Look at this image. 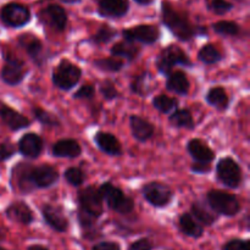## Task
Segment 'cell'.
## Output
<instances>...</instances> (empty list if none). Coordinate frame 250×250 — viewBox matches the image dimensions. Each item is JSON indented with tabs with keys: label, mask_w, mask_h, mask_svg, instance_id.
<instances>
[{
	"label": "cell",
	"mask_w": 250,
	"mask_h": 250,
	"mask_svg": "<svg viewBox=\"0 0 250 250\" xmlns=\"http://www.w3.org/2000/svg\"><path fill=\"white\" fill-rule=\"evenodd\" d=\"M12 177L17 185V189L23 194L34 189L50 188L59 181V172L55 167L48 164L32 166L31 164H20L12 171Z\"/></svg>",
	"instance_id": "cell-1"
},
{
	"label": "cell",
	"mask_w": 250,
	"mask_h": 250,
	"mask_svg": "<svg viewBox=\"0 0 250 250\" xmlns=\"http://www.w3.org/2000/svg\"><path fill=\"white\" fill-rule=\"evenodd\" d=\"M161 21L172 32L173 36L182 42H188L194 38L197 34H205L203 27H194L181 12L176 11L167 1L161 5Z\"/></svg>",
	"instance_id": "cell-2"
},
{
	"label": "cell",
	"mask_w": 250,
	"mask_h": 250,
	"mask_svg": "<svg viewBox=\"0 0 250 250\" xmlns=\"http://www.w3.org/2000/svg\"><path fill=\"white\" fill-rule=\"evenodd\" d=\"M78 203H80L78 220L81 226L84 229H92L97 220L104 212L102 197L97 188L89 186L81 190L78 193Z\"/></svg>",
	"instance_id": "cell-3"
},
{
	"label": "cell",
	"mask_w": 250,
	"mask_h": 250,
	"mask_svg": "<svg viewBox=\"0 0 250 250\" xmlns=\"http://www.w3.org/2000/svg\"><path fill=\"white\" fill-rule=\"evenodd\" d=\"M100 197H102L103 202L107 204L110 209L114 211L119 212L121 215H128L133 211L134 209V202L131 198L126 197L125 193L112 185L111 182H104L100 188L98 189Z\"/></svg>",
	"instance_id": "cell-4"
},
{
	"label": "cell",
	"mask_w": 250,
	"mask_h": 250,
	"mask_svg": "<svg viewBox=\"0 0 250 250\" xmlns=\"http://www.w3.org/2000/svg\"><path fill=\"white\" fill-rule=\"evenodd\" d=\"M207 204L216 215L236 216L241 210V203L236 195L220 189H212L207 194Z\"/></svg>",
	"instance_id": "cell-5"
},
{
	"label": "cell",
	"mask_w": 250,
	"mask_h": 250,
	"mask_svg": "<svg viewBox=\"0 0 250 250\" xmlns=\"http://www.w3.org/2000/svg\"><path fill=\"white\" fill-rule=\"evenodd\" d=\"M176 65L182 67H192L193 63L180 46L168 45L159 54L156 59V68L161 75L168 76Z\"/></svg>",
	"instance_id": "cell-6"
},
{
	"label": "cell",
	"mask_w": 250,
	"mask_h": 250,
	"mask_svg": "<svg viewBox=\"0 0 250 250\" xmlns=\"http://www.w3.org/2000/svg\"><path fill=\"white\" fill-rule=\"evenodd\" d=\"M82 77V71L77 65L68 60H61L53 70L51 80L55 87L61 90H71L77 85Z\"/></svg>",
	"instance_id": "cell-7"
},
{
	"label": "cell",
	"mask_w": 250,
	"mask_h": 250,
	"mask_svg": "<svg viewBox=\"0 0 250 250\" xmlns=\"http://www.w3.org/2000/svg\"><path fill=\"white\" fill-rule=\"evenodd\" d=\"M216 177L225 187L236 189L242 183V168L233 159L226 156L219 160L216 165Z\"/></svg>",
	"instance_id": "cell-8"
},
{
	"label": "cell",
	"mask_w": 250,
	"mask_h": 250,
	"mask_svg": "<svg viewBox=\"0 0 250 250\" xmlns=\"http://www.w3.org/2000/svg\"><path fill=\"white\" fill-rule=\"evenodd\" d=\"M142 195L154 208H165L172 200L173 192L165 183L149 182L142 188Z\"/></svg>",
	"instance_id": "cell-9"
},
{
	"label": "cell",
	"mask_w": 250,
	"mask_h": 250,
	"mask_svg": "<svg viewBox=\"0 0 250 250\" xmlns=\"http://www.w3.org/2000/svg\"><path fill=\"white\" fill-rule=\"evenodd\" d=\"M0 20L7 27L20 28L28 23L31 20V12L24 5L10 2L0 10Z\"/></svg>",
	"instance_id": "cell-10"
},
{
	"label": "cell",
	"mask_w": 250,
	"mask_h": 250,
	"mask_svg": "<svg viewBox=\"0 0 250 250\" xmlns=\"http://www.w3.org/2000/svg\"><path fill=\"white\" fill-rule=\"evenodd\" d=\"M27 75V70L24 68L23 61L15 58L11 54L5 55V65L1 70V80L7 85H19L22 83Z\"/></svg>",
	"instance_id": "cell-11"
},
{
	"label": "cell",
	"mask_w": 250,
	"mask_h": 250,
	"mask_svg": "<svg viewBox=\"0 0 250 250\" xmlns=\"http://www.w3.org/2000/svg\"><path fill=\"white\" fill-rule=\"evenodd\" d=\"M125 41L127 42H138V43L150 45L158 42L160 37V31L155 26L151 24H139V26L127 28L122 32Z\"/></svg>",
	"instance_id": "cell-12"
},
{
	"label": "cell",
	"mask_w": 250,
	"mask_h": 250,
	"mask_svg": "<svg viewBox=\"0 0 250 250\" xmlns=\"http://www.w3.org/2000/svg\"><path fill=\"white\" fill-rule=\"evenodd\" d=\"M42 216L49 227L56 232L63 233L68 229V220L62 209L51 204H45L42 208Z\"/></svg>",
	"instance_id": "cell-13"
},
{
	"label": "cell",
	"mask_w": 250,
	"mask_h": 250,
	"mask_svg": "<svg viewBox=\"0 0 250 250\" xmlns=\"http://www.w3.org/2000/svg\"><path fill=\"white\" fill-rule=\"evenodd\" d=\"M19 42L20 45L26 50V53L28 54V56L36 65L42 66L45 62L46 55L44 53V46L37 37L24 34V36L20 37Z\"/></svg>",
	"instance_id": "cell-14"
},
{
	"label": "cell",
	"mask_w": 250,
	"mask_h": 250,
	"mask_svg": "<svg viewBox=\"0 0 250 250\" xmlns=\"http://www.w3.org/2000/svg\"><path fill=\"white\" fill-rule=\"evenodd\" d=\"M41 17L51 28L59 32L63 31L67 24V14L62 7L55 4L48 5L45 9L42 10Z\"/></svg>",
	"instance_id": "cell-15"
},
{
	"label": "cell",
	"mask_w": 250,
	"mask_h": 250,
	"mask_svg": "<svg viewBox=\"0 0 250 250\" xmlns=\"http://www.w3.org/2000/svg\"><path fill=\"white\" fill-rule=\"evenodd\" d=\"M0 119L4 122L5 126H7L11 131L15 132L27 128L31 125V121L26 116L9 107L7 105L1 104V103H0Z\"/></svg>",
	"instance_id": "cell-16"
},
{
	"label": "cell",
	"mask_w": 250,
	"mask_h": 250,
	"mask_svg": "<svg viewBox=\"0 0 250 250\" xmlns=\"http://www.w3.org/2000/svg\"><path fill=\"white\" fill-rule=\"evenodd\" d=\"M43 150V139L36 133H26L19 141V151L24 158L36 159Z\"/></svg>",
	"instance_id": "cell-17"
},
{
	"label": "cell",
	"mask_w": 250,
	"mask_h": 250,
	"mask_svg": "<svg viewBox=\"0 0 250 250\" xmlns=\"http://www.w3.org/2000/svg\"><path fill=\"white\" fill-rule=\"evenodd\" d=\"M94 143L103 153L110 156H120L122 154V146L119 139L109 132H97L94 136Z\"/></svg>",
	"instance_id": "cell-18"
},
{
	"label": "cell",
	"mask_w": 250,
	"mask_h": 250,
	"mask_svg": "<svg viewBox=\"0 0 250 250\" xmlns=\"http://www.w3.org/2000/svg\"><path fill=\"white\" fill-rule=\"evenodd\" d=\"M129 127H131L132 136L138 142H148L149 139L153 138L155 131L150 122L137 115H132L129 117Z\"/></svg>",
	"instance_id": "cell-19"
},
{
	"label": "cell",
	"mask_w": 250,
	"mask_h": 250,
	"mask_svg": "<svg viewBox=\"0 0 250 250\" xmlns=\"http://www.w3.org/2000/svg\"><path fill=\"white\" fill-rule=\"evenodd\" d=\"M128 9V0H99V6H98L99 14L110 19L125 16Z\"/></svg>",
	"instance_id": "cell-20"
},
{
	"label": "cell",
	"mask_w": 250,
	"mask_h": 250,
	"mask_svg": "<svg viewBox=\"0 0 250 250\" xmlns=\"http://www.w3.org/2000/svg\"><path fill=\"white\" fill-rule=\"evenodd\" d=\"M187 151L195 163H211L215 159V151L200 139H190L187 143Z\"/></svg>",
	"instance_id": "cell-21"
},
{
	"label": "cell",
	"mask_w": 250,
	"mask_h": 250,
	"mask_svg": "<svg viewBox=\"0 0 250 250\" xmlns=\"http://www.w3.org/2000/svg\"><path fill=\"white\" fill-rule=\"evenodd\" d=\"M5 215L11 221L22 225H31L33 222V212L24 202H15L7 207Z\"/></svg>",
	"instance_id": "cell-22"
},
{
	"label": "cell",
	"mask_w": 250,
	"mask_h": 250,
	"mask_svg": "<svg viewBox=\"0 0 250 250\" xmlns=\"http://www.w3.org/2000/svg\"><path fill=\"white\" fill-rule=\"evenodd\" d=\"M82 148L75 139H61L51 146V154L56 158L75 159L81 155Z\"/></svg>",
	"instance_id": "cell-23"
},
{
	"label": "cell",
	"mask_w": 250,
	"mask_h": 250,
	"mask_svg": "<svg viewBox=\"0 0 250 250\" xmlns=\"http://www.w3.org/2000/svg\"><path fill=\"white\" fill-rule=\"evenodd\" d=\"M189 81H188L187 75L183 71H175L167 76L166 88L170 92L178 95H187L189 92Z\"/></svg>",
	"instance_id": "cell-24"
},
{
	"label": "cell",
	"mask_w": 250,
	"mask_h": 250,
	"mask_svg": "<svg viewBox=\"0 0 250 250\" xmlns=\"http://www.w3.org/2000/svg\"><path fill=\"white\" fill-rule=\"evenodd\" d=\"M178 227L183 234L192 237V238H200L204 233V229L202 225L189 212H185L183 215H181L178 219Z\"/></svg>",
	"instance_id": "cell-25"
},
{
	"label": "cell",
	"mask_w": 250,
	"mask_h": 250,
	"mask_svg": "<svg viewBox=\"0 0 250 250\" xmlns=\"http://www.w3.org/2000/svg\"><path fill=\"white\" fill-rule=\"evenodd\" d=\"M190 210H192L190 215L204 226H211L217 221V215L204 203L194 202L190 207Z\"/></svg>",
	"instance_id": "cell-26"
},
{
	"label": "cell",
	"mask_w": 250,
	"mask_h": 250,
	"mask_svg": "<svg viewBox=\"0 0 250 250\" xmlns=\"http://www.w3.org/2000/svg\"><path fill=\"white\" fill-rule=\"evenodd\" d=\"M207 103L217 110H226L229 105V98L222 87H214L208 90L205 95Z\"/></svg>",
	"instance_id": "cell-27"
},
{
	"label": "cell",
	"mask_w": 250,
	"mask_h": 250,
	"mask_svg": "<svg viewBox=\"0 0 250 250\" xmlns=\"http://www.w3.org/2000/svg\"><path fill=\"white\" fill-rule=\"evenodd\" d=\"M168 122L171 124V126L176 127V128H194V120H193L189 110L187 109L175 110L173 112H171L168 116Z\"/></svg>",
	"instance_id": "cell-28"
},
{
	"label": "cell",
	"mask_w": 250,
	"mask_h": 250,
	"mask_svg": "<svg viewBox=\"0 0 250 250\" xmlns=\"http://www.w3.org/2000/svg\"><path fill=\"white\" fill-rule=\"evenodd\" d=\"M111 54L115 58H125L127 60L132 61L139 55V48L134 45L131 42H119V43L114 44L111 48Z\"/></svg>",
	"instance_id": "cell-29"
},
{
	"label": "cell",
	"mask_w": 250,
	"mask_h": 250,
	"mask_svg": "<svg viewBox=\"0 0 250 250\" xmlns=\"http://www.w3.org/2000/svg\"><path fill=\"white\" fill-rule=\"evenodd\" d=\"M150 80V75H149V72H146V71L138 73V75H136L134 77H132L131 90L134 94L141 95V97H146V95L151 92Z\"/></svg>",
	"instance_id": "cell-30"
},
{
	"label": "cell",
	"mask_w": 250,
	"mask_h": 250,
	"mask_svg": "<svg viewBox=\"0 0 250 250\" xmlns=\"http://www.w3.org/2000/svg\"><path fill=\"white\" fill-rule=\"evenodd\" d=\"M198 59L205 65H214V63L220 62L222 60V54L220 53L219 49L212 44H205L198 51Z\"/></svg>",
	"instance_id": "cell-31"
},
{
	"label": "cell",
	"mask_w": 250,
	"mask_h": 250,
	"mask_svg": "<svg viewBox=\"0 0 250 250\" xmlns=\"http://www.w3.org/2000/svg\"><path fill=\"white\" fill-rule=\"evenodd\" d=\"M153 106L158 111L163 112V114H171V112H173L177 109L178 100L176 98L167 97L165 94H160L156 95L153 99Z\"/></svg>",
	"instance_id": "cell-32"
},
{
	"label": "cell",
	"mask_w": 250,
	"mask_h": 250,
	"mask_svg": "<svg viewBox=\"0 0 250 250\" xmlns=\"http://www.w3.org/2000/svg\"><path fill=\"white\" fill-rule=\"evenodd\" d=\"M94 67H97L98 70L105 71V72H119L124 68L125 63L124 60L119 58H102V59H97L93 62Z\"/></svg>",
	"instance_id": "cell-33"
},
{
	"label": "cell",
	"mask_w": 250,
	"mask_h": 250,
	"mask_svg": "<svg viewBox=\"0 0 250 250\" xmlns=\"http://www.w3.org/2000/svg\"><path fill=\"white\" fill-rule=\"evenodd\" d=\"M32 114H33L34 119H36L39 124L43 125V126H48V127L60 126V121H59L58 117H56L54 114H51V112L42 109V107L33 106L32 107Z\"/></svg>",
	"instance_id": "cell-34"
},
{
	"label": "cell",
	"mask_w": 250,
	"mask_h": 250,
	"mask_svg": "<svg viewBox=\"0 0 250 250\" xmlns=\"http://www.w3.org/2000/svg\"><path fill=\"white\" fill-rule=\"evenodd\" d=\"M214 31L217 34H221V36H237L241 31L238 24L236 22L232 21H219L212 26Z\"/></svg>",
	"instance_id": "cell-35"
},
{
	"label": "cell",
	"mask_w": 250,
	"mask_h": 250,
	"mask_svg": "<svg viewBox=\"0 0 250 250\" xmlns=\"http://www.w3.org/2000/svg\"><path fill=\"white\" fill-rule=\"evenodd\" d=\"M116 37V31L110 26H103L92 37V42L95 44H106Z\"/></svg>",
	"instance_id": "cell-36"
},
{
	"label": "cell",
	"mask_w": 250,
	"mask_h": 250,
	"mask_svg": "<svg viewBox=\"0 0 250 250\" xmlns=\"http://www.w3.org/2000/svg\"><path fill=\"white\" fill-rule=\"evenodd\" d=\"M65 180L73 187H80L84 182V173L78 167H70L63 173Z\"/></svg>",
	"instance_id": "cell-37"
},
{
	"label": "cell",
	"mask_w": 250,
	"mask_h": 250,
	"mask_svg": "<svg viewBox=\"0 0 250 250\" xmlns=\"http://www.w3.org/2000/svg\"><path fill=\"white\" fill-rule=\"evenodd\" d=\"M99 90H100V94L103 95V98H104L105 100H107V102H111V100L117 99V98L120 97L119 90L116 89L114 83L109 80L102 82Z\"/></svg>",
	"instance_id": "cell-38"
},
{
	"label": "cell",
	"mask_w": 250,
	"mask_h": 250,
	"mask_svg": "<svg viewBox=\"0 0 250 250\" xmlns=\"http://www.w3.org/2000/svg\"><path fill=\"white\" fill-rule=\"evenodd\" d=\"M210 9L217 15H225L226 12L231 11L233 9V5L227 0H211L210 2Z\"/></svg>",
	"instance_id": "cell-39"
},
{
	"label": "cell",
	"mask_w": 250,
	"mask_h": 250,
	"mask_svg": "<svg viewBox=\"0 0 250 250\" xmlns=\"http://www.w3.org/2000/svg\"><path fill=\"white\" fill-rule=\"evenodd\" d=\"M95 95V88L92 84H84L75 92L73 98L75 99H93Z\"/></svg>",
	"instance_id": "cell-40"
},
{
	"label": "cell",
	"mask_w": 250,
	"mask_h": 250,
	"mask_svg": "<svg viewBox=\"0 0 250 250\" xmlns=\"http://www.w3.org/2000/svg\"><path fill=\"white\" fill-rule=\"evenodd\" d=\"M16 153V148L10 142H4L0 144V161H6L11 159Z\"/></svg>",
	"instance_id": "cell-41"
},
{
	"label": "cell",
	"mask_w": 250,
	"mask_h": 250,
	"mask_svg": "<svg viewBox=\"0 0 250 250\" xmlns=\"http://www.w3.org/2000/svg\"><path fill=\"white\" fill-rule=\"evenodd\" d=\"M222 250H248V241L231 239L222 247Z\"/></svg>",
	"instance_id": "cell-42"
},
{
	"label": "cell",
	"mask_w": 250,
	"mask_h": 250,
	"mask_svg": "<svg viewBox=\"0 0 250 250\" xmlns=\"http://www.w3.org/2000/svg\"><path fill=\"white\" fill-rule=\"evenodd\" d=\"M151 249H153V244H151V242L146 238H141L138 239V241L133 242L128 248V250H151Z\"/></svg>",
	"instance_id": "cell-43"
},
{
	"label": "cell",
	"mask_w": 250,
	"mask_h": 250,
	"mask_svg": "<svg viewBox=\"0 0 250 250\" xmlns=\"http://www.w3.org/2000/svg\"><path fill=\"white\" fill-rule=\"evenodd\" d=\"M210 164L211 163H194L190 166V170L194 173H202V175H204V173L210 172V170H211V165Z\"/></svg>",
	"instance_id": "cell-44"
},
{
	"label": "cell",
	"mask_w": 250,
	"mask_h": 250,
	"mask_svg": "<svg viewBox=\"0 0 250 250\" xmlns=\"http://www.w3.org/2000/svg\"><path fill=\"white\" fill-rule=\"evenodd\" d=\"M92 250H121L120 246L115 242H100L95 244Z\"/></svg>",
	"instance_id": "cell-45"
},
{
	"label": "cell",
	"mask_w": 250,
	"mask_h": 250,
	"mask_svg": "<svg viewBox=\"0 0 250 250\" xmlns=\"http://www.w3.org/2000/svg\"><path fill=\"white\" fill-rule=\"evenodd\" d=\"M27 250H49V249L43 246H39V244H33V246H29Z\"/></svg>",
	"instance_id": "cell-46"
},
{
	"label": "cell",
	"mask_w": 250,
	"mask_h": 250,
	"mask_svg": "<svg viewBox=\"0 0 250 250\" xmlns=\"http://www.w3.org/2000/svg\"><path fill=\"white\" fill-rule=\"evenodd\" d=\"M139 5H150L154 0H134Z\"/></svg>",
	"instance_id": "cell-47"
},
{
	"label": "cell",
	"mask_w": 250,
	"mask_h": 250,
	"mask_svg": "<svg viewBox=\"0 0 250 250\" xmlns=\"http://www.w3.org/2000/svg\"><path fill=\"white\" fill-rule=\"evenodd\" d=\"M62 2H66V4H76V2H80L81 0H61Z\"/></svg>",
	"instance_id": "cell-48"
},
{
	"label": "cell",
	"mask_w": 250,
	"mask_h": 250,
	"mask_svg": "<svg viewBox=\"0 0 250 250\" xmlns=\"http://www.w3.org/2000/svg\"><path fill=\"white\" fill-rule=\"evenodd\" d=\"M0 237H1V234H0ZM0 250H6V249H4L1 246H0Z\"/></svg>",
	"instance_id": "cell-49"
}]
</instances>
